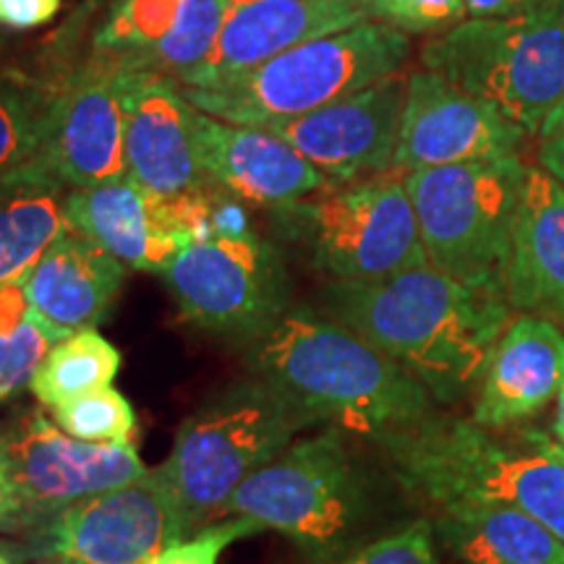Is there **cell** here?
Here are the masks:
<instances>
[{
  "instance_id": "1",
  "label": "cell",
  "mask_w": 564,
  "mask_h": 564,
  "mask_svg": "<svg viewBox=\"0 0 564 564\" xmlns=\"http://www.w3.org/2000/svg\"><path fill=\"white\" fill-rule=\"evenodd\" d=\"M314 308L387 352L442 405L481 382L512 312L497 288L468 285L432 264L377 280H329Z\"/></svg>"
},
{
  "instance_id": "2",
  "label": "cell",
  "mask_w": 564,
  "mask_h": 564,
  "mask_svg": "<svg viewBox=\"0 0 564 564\" xmlns=\"http://www.w3.org/2000/svg\"><path fill=\"white\" fill-rule=\"evenodd\" d=\"M243 352L253 377L345 434L384 444L436 413L411 371L314 306H291Z\"/></svg>"
},
{
  "instance_id": "3",
  "label": "cell",
  "mask_w": 564,
  "mask_h": 564,
  "mask_svg": "<svg viewBox=\"0 0 564 564\" xmlns=\"http://www.w3.org/2000/svg\"><path fill=\"white\" fill-rule=\"evenodd\" d=\"M392 481L434 510L497 502L523 510L564 544V444L539 429H484L432 415L379 444Z\"/></svg>"
},
{
  "instance_id": "4",
  "label": "cell",
  "mask_w": 564,
  "mask_h": 564,
  "mask_svg": "<svg viewBox=\"0 0 564 564\" xmlns=\"http://www.w3.org/2000/svg\"><path fill=\"white\" fill-rule=\"evenodd\" d=\"M319 419L264 379L225 387L183 421L158 474L171 494L183 541L215 523L230 497Z\"/></svg>"
},
{
  "instance_id": "5",
  "label": "cell",
  "mask_w": 564,
  "mask_h": 564,
  "mask_svg": "<svg viewBox=\"0 0 564 564\" xmlns=\"http://www.w3.org/2000/svg\"><path fill=\"white\" fill-rule=\"evenodd\" d=\"M223 514L288 535L308 560L322 564L364 546L377 518V491L348 434L327 426L295 440L257 470Z\"/></svg>"
},
{
  "instance_id": "6",
  "label": "cell",
  "mask_w": 564,
  "mask_h": 564,
  "mask_svg": "<svg viewBox=\"0 0 564 564\" xmlns=\"http://www.w3.org/2000/svg\"><path fill=\"white\" fill-rule=\"evenodd\" d=\"M411 37L379 21H361L274 55L225 79L181 87L196 110L238 126H270L306 116L400 74Z\"/></svg>"
},
{
  "instance_id": "7",
  "label": "cell",
  "mask_w": 564,
  "mask_h": 564,
  "mask_svg": "<svg viewBox=\"0 0 564 564\" xmlns=\"http://www.w3.org/2000/svg\"><path fill=\"white\" fill-rule=\"evenodd\" d=\"M421 66L528 133L564 95V0L502 19H465L421 47Z\"/></svg>"
},
{
  "instance_id": "8",
  "label": "cell",
  "mask_w": 564,
  "mask_h": 564,
  "mask_svg": "<svg viewBox=\"0 0 564 564\" xmlns=\"http://www.w3.org/2000/svg\"><path fill=\"white\" fill-rule=\"evenodd\" d=\"M405 173L327 188L274 209L282 236L329 280H377L429 264Z\"/></svg>"
},
{
  "instance_id": "9",
  "label": "cell",
  "mask_w": 564,
  "mask_h": 564,
  "mask_svg": "<svg viewBox=\"0 0 564 564\" xmlns=\"http://www.w3.org/2000/svg\"><path fill=\"white\" fill-rule=\"evenodd\" d=\"M525 175L520 154L405 173L429 264L468 285L502 291Z\"/></svg>"
},
{
  "instance_id": "10",
  "label": "cell",
  "mask_w": 564,
  "mask_h": 564,
  "mask_svg": "<svg viewBox=\"0 0 564 564\" xmlns=\"http://www.w3.org/2000/svg\"><path fill=\"white\" fill-rule=\"evenodd\" d=\"M160 278L183 319L243 348L270 333L293 306L282 253L257 232L186 246Z\"/></svg>"
},
{
  "instance_id": "11",
  "label": "cell",
  "mask_w": 564,
  "mask_h": 564,
  "mask_svg": "<svg viewBox=\"0 0 564 564\" xmlns=\"http://www.w3.org/2000/svg\"><path fill=\"white\" fill-rule=\"evenodd\" d=\"M178 541V514L158 468L82 499L24 533L30 560L74 564H152Z\"/></svg>"
},
{
  "instance_id": "12",
  "label": "cell",
  "mask_w": 564,
  "mask_h": 564,
  "mask_svg": "<svg viewBox=\"0 0 564 564\" xmlns=\"http://www.w3.org/2000/svg\"><path fill=\"white\" fill-rule=\"evenodd\" d=\"M0 436L19 497L30 514V531L55 512L137 481L150 470L133 444L74 440L42 408H21L9 415V421L0 423Z\"/></svg>"
},
{
  "instance_id": "13",
  "label": "cell",
  "mask_w": 564,
  "mask_h": 564,
  "mask_svg": "<svg viewBox=\"0 0 564 564\" xmlns=\"http://www.w3.org/2000/svg\"><path fill=\"white\" fill-rule=\"evenodd\" d=\"M528 133L478 97L457 89L444 76L421 68L408 74L403 121L392 171L499 160L520 154Z\"/></svg>"
},
{
  "instance_id": "14",
  "label": "cell",
  "mask_w": 564,
  "mask_h": 564,
  "mask_svg": "<svg viewBox=\"0 0 564 564\" xmlns=\"http://www.w3.org/2000/svg\"><path fill=\"white\" fill-rule=\"evenodd\" d=\"M405 91L408 76L400 70L306 116L259 129L285 139L329 181L352 183L373 178L390 173L394 165Z\"/></svg>"
},
{
  "instance_id": "15",
  "label": "cell",
  "mask_w": 564,
  "mask_h": 564,
  "mask_svg": "<svg viewBox=\"0 0 564 564\" xmlns=\"http://www.w3.org/2000/svg\"><path fill=\"white\" fill-rule=\"evenodd\" d=\"M37 154L68 188H95L129 175L116 63L97 55L47 97Z\"/></svg>"
},
{
  "instance_id": "16",
  "label": "cell",
  "mask_w": 564,
  "mask_h": 564,
  "mask_svg": "<svg viewBox=\"0 0 564 564\" xmlns=\"http://www.w3.org/2000/svg\"><path fill=\"white\" fill-rule=\"evenodd\" d=\"M232 0H116L97 32V55L123 70L181 82L209 58Z\"/></svg>"
},
{
  "instance_id": "17",
  "label": "cell",
  "mask_w": 564,
  "mask_h": 564,
  "mask_svg": "<svg viewBox=\"0 0 564 564\" xmlns=\"http://www.w3.org/2000/svg\"><path fill=\"white\" fill-rule=\"evenodd\" d=\"M194 139L209 186L257 207H291L335 183L285 139L259 126L225 123L196 110Z\"/></svg>"
},
{
  "instance_id": "18",
  "label": "cell",
  "mask_w": 564,
  "mask_h": 564,
  "mask_svg": "<svg viewBox=\"0 0 564 564\" xmlns=\"http://www.w3.org/2000/svg\"><path fill=\"white\" fill-rule=\"evenodd\" d=\"M126 112L129 175L150 192L175 196L209 186L194 139L196 108L173 79L118 68Z\"/></svg>"
},
{
  "instance_id": "19",
  "label": "cell",
  "mask_w": 564,
  "mask_h": 564,
  "mask_svg": "<svg viewBox=\"0 0 564 564\" xmlns=\"http://www.w3.org/2000/svg\"><path fill=\"white\" fill-rule=\"evenodd\" d=\"M361 21H371L369 0H232L209 58L175 84L202 87L225 79Z\"/></svg>"
},
{
  "instance_id": "20",
  "label": "cell",
  "mask_w": 564,
  "mask_h": 564,
  "mask_svg": "<svg viewBox=\"0 0 564 564\" xmlns=\"http://www.w3.org/2000/svg\"><path fill=\"white\" fill-rule=\"evenodd\" d=\"M66 223L89 241L121 259L129 270L160 274L192 246L173 196H160L131 175L95 188H70Z\"/></svg>"
},
{
  "instance_id": "21",
  "label": "cell",
  "mask_w": 564,
  "mask_h": 564,
  "mask_svg": "<svg viewBox=\"0 0 564 564\" xmlns=\"http://www.w3.org/2000/svg\"><path fill=\"white\" fill-rule=\"evenodd\" d=\"M502 295L512 312L564 327V188L541 165L528 167L520 192Z\"/></svg>"
},
{
  "instance_id": "22",
  "label": "cell",
  "mask_w": 564,
  "mask_h": 564,
  "mask_svg": "<svg viewBox=\"0 0 564 564\" xmlns=\"http://www.w3.org/2000/svg\"><path fill=\"white\" fill-rule=\"evenodd\" d=\"M564 384V333L541 316H518L499 335L474 405L484 429L518 426L556 400Z\"/></svg>"
},
{
  "instance_id": "23",
  "label": "cell",
  "mask_w": 564,
  "mask_h": 564,
  "mask_svg": "<svg viewBox=\"0 0 564 564\" xmlns=\"http://www.w3.org/2000/svg\"><path fill=\"white\" fill-rule=\"evenodd\" d=\"M126 267L102 246L66 230L24 278L34 314L61 337L97 329L123 291Z\"/></svg>"
},
{
  "instance_id": "24",
  "label": "cell",
  "mask_w": 564,
  "mask_h": 564,
  "mask_svg": "<svg viewBox=\"0 0 564 564\" xmlns=\"http://www.w3.org/2000/svg\"><path fill=\"white\" fill-rule=\"evenodd\" d=\"M429 523L457 564H564L562 541L510 505L442 507Z\"/></svg>"
},
{
  "instance_id": "25",
  "label": "cell",
  "mask_w": 564,
  "mask_h": 564,
  "mask_svg": "<svg viewBox=\"0 0 564 564\" xmlns=\"http://www.w3.org/2000/svg\"><path fill=\"white\" fill-rule=\"evenodd\" d=\"M68 192L40 154L0 175V288L24 280L68 230Z\"/></svg>"
},
{
  "instance_id": "26",
  "label": "cell",
  "mask_w": 564,
  "mask_h": 564,
  "mask_svg": "<svg viewBox=\"0 0 564 564\" xmlns=\"http://www.w3.org/2000/svg\"><path fill=\"white\" fill-rule=\"evenodd\" d=\"M121 364V350L116 345L105 340L97 329H84L53 345L34 373L30 392L40 408L53 411L82 394L112 387Z\"/></svg>"
},
{
  "instance_id": "27",
  "label": "cell",
  "mask_w": 564,
  "mask_h": 564,
  "mask_svg": "<svg viewBox=\"0 0 564 564\" xmlns=\"http://www.w3.org/2000/svg\"><path fill=\"white\" fill-rule=\"evenodd\" d=\"M63 337L34 314L24 280L0 288V405L30 390L34 373Z\"/></svg>"
},
{
  "instance_id": "28",
  "label": "cell",
  "mask_w": 564,
  "mask_h": 564,
  "mask_svg": "<svg viewBox=\"0 0 564 564\" xmlns=\"http://www.w3.org/2000/svg\"><path fill=\"white\" fill-rule=\"evenodd\" d=\"M51 419L74 440L89 444H131L137 436V413L116 387L68 400L53 408Z\"/></svg>"
},
{
  "instance_id": "29",
  "label": "cell",
  "mask_w": 564,
  "mask_h": 564,
  "mask_svg": "<svg viewBox=\"0 0 564 564\" xmlns=\"http://www.w3.org/2000/svg\"><path fill=\"white\" fill-rule=\"evenodd\" d=\"M47 97L26 84L0 79V175L32 160L45 133Z\"/></svg>"
},
{
  "instance_id": "30",
  "label": "cell",
  "mask_w": 564,
  "mask_h": 564,
  "mask_svg": "<svg viewBox=\"0 0 564 564\" xmlns=\"http://www.w3.org/2000/svg\"><path fill=\"white\" fill-rule=\"evenodd\" d=\"M468 17L465 0H369V19L411 34L447 32Z\"/></svg>"
},
{
  "instance_id": "31",
  "label": "cell",
  "mask_w": 564,
  "mask_h": 564,
  "mask_svg": "<svg viewBox=\"0 0 564 564\" xmlns=\"http://www.w3.org/2000/svg\"><path fill=\"white\" fill-rule=\"evenodd\" d=\"M434 541L432 523L415 520V523L400 528V531L379 535L369 544L322 564H440Z\"/></svg>"
},
{
  "instance_id": "32",
  "label": "cell",
  "mask_w": 564,
  "mask_h": 564,
  "mask_svg": "<svg viewBox=\"0 0 564 564\" xmlns=\"http://www.w3.org/2000/svg\"><path fill=\"white\" fill-rule=\"evenodd\" d=\"M259 528L249 518H228L220 523H212L194 533L192 539L178 541L171 549H165L152 564H217L225 549L236 544L238 539L259 533Z\"/></svg>"
},
{
  "instance_id": "33",
  "label": "cell",
  "mask_w": 564,
  "mask_h": 564,
  "mask_svg": "<svg viewBox=\"0 0 564 564\" xmlns=\"http://www.w3.org/2000/svg\"><path fill=\"white\" fill-rule=\"evenodd\" d=\"M63 0H0V26L6 30H37L58 17Z\"/></svg>"
},
{
  "instance_id": "34",
  "label": "cell",
  "mask_w": 564,
  "mask_h": 564,
  "mask_svg": "<svg viewBox=\"0 0 564 564\" xmlns=\"http://www.w3.org/2000/svg\"><path fill=\"white\" fill-rule=\"evenodd\" d=\"M30 514L21 502L17 481H13L9 455H6L3 436H0V533H26Z\"/></svg>"
},
{
  "instance_id": "35",
  "label": "cell",
  "mask_w": 564,
  "mask_h": 564,
  "mask_svg": "<svg viewBox=\"0 0 564 564\" xmlns=\"http://www.w3.org/2000/svg\"><path fill=\"white\" fill-rule=\"evenodd\" d=\"M541 3L544 0H465V11L470 19H502L531 11Z\"/></svg>"
},
{
  "instance_id": "36",
  "label": "cell",
  "mask_w": 564,
  "mask_h": 564,
  "mask_svg": "<svg viewBox=\"0 0 564 564\" xmlns=\"http://www.w3.org/2000/svg\"><path fill=\"white\" fill-rule=\"evenodd\" d=\"M539 165L544 167L549 175H554L556 183L564 188V137L541 139Z\"/></svg>"
},
{
  "instance_id": "37",
  "label": "cell",
  "mask_w": 564,
  "mask_h": 564,
  "mask_svg": "<svg viewBox=\"0 0 564 564\" xmlns=\"http://www.w3.org/2000/svg\"><path fill=\"white\" fill-rule=\"evenodd\" d=\"M539 137L541 139L564 137V95H562V100L554 105L552 112L544 118V123H541V129H539Z\"/></svg>"
},
{
  "instance_id": "38",
  "label": "cell",
  "mask_w": 564,
  "mask_h": 564,
  "mask_svg": "<svg viewBox=\"0 0 564 564\" xmlns=\"http://www.w3.org/2000/svg\"><path fill=\"white\" fill-rule=\"evenodd\" d=\"M30 552H26L24 544H17V541H9L0 535V564H30Z\"/></svg>"
},
{
  "instance_id": "39",
  "label": "cell",
  "mask_w": 564,
  "mask_h": 564,
  "mask_svg": "<svg viewBox=\"0 0 564 564\" xmlns=\"http://www.w3.org/2000/svg\"><path fill=\"white\" fill-rule=\"evenodd\" d=\"M554 440L564 444V384L560 394H556V415H554Z\"/></svg>"
},
{
  "instance_id": "40",
  "label": "cell",
  "mask_w": 564,
  "mask_h": 564,
  "mask_svg": "<svg viewBox=\"0 0 564 564\" xmlns=\"http://www.w3.org/2000/svg\"><path fill=\"white\" fill-rule=\"evenodd\" d=\"M42 564H74V562H61V560H55V562H42Z\"/></svg>"
}]
</instances>
